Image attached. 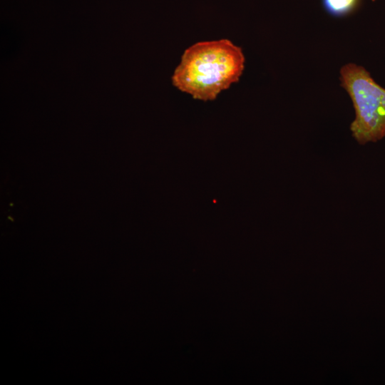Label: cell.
Wrapping results in <instances>:
<instances>
[{"label": "cell", "instance_id": "obj_3", "mask_svg": "<svg viewBox=\"0 0 385 385\" xmlns=\"http://www.w3.org/2000/svg\"><path fill=\"white\" fill-rule=\"evenodd\" d=\"M363 0H322L325 11L334 17H345L356 12Z\"/></svg>", "mask_w": 385, "mask_h": 385}, {"label": "cell", "instance_id": "obj_4", "mask_svg": "<svg viewBox=\"0 0 385 385\" xmlns=\"http://www.w3.org/2000/svg\"><path fill=\"white\" fill-rule=\"evenodd\" d=\"M373 1H375V0H372Z\"/></svg>", "mask_w": 385, "mask_h": 385}, {"label": "cell", "instance_id": "obj_2", "mask_svg": "<svg viewBox=\"0 0 385 385\" xmlns=\"http://www.w3.org/2000/svg\"><path fill=\"white\" fill-rule=\"evenodd\" d=\"M341 86L353 103L355 118L350 125L353 138L361 145L385 137V88L362 66L348 63L340 70Z\"/></svg>", "mask_w": 385, "mask_h": 385}, {"label": "cell", "instance_id": "obj_1", "mask_svg": "<svg viewBox=\"0 0 385 385\" xmlns=\"http://www.w3.org/2000/svg\"><path fill=\"white\" fill-rule=\"evenodd\" d=\"M245 63L242 48L229 39L198 41L183 53L172 83L195 99L213 101L239 81Z\"/></svg>", "mask_w": 385, "mask_h": 385}]
</instances>
